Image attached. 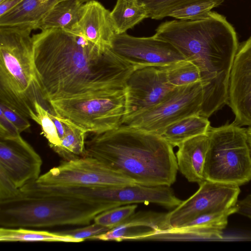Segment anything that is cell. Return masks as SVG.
<instances>
[{
    "instance_id": "6da1fadb",
    "label": "cell",
    "mask_w": 251,
    "mask_h": 251,
    "mask_svg": "<svg viewBox=\"0 0 251 251\" xmlns=\"http://www.w3.org/2000/svg\"><path fill=\"white\" fill-rule=\"evenodd\" d=\"M155 31L157 38L171 43L199 68L204 91L202 116L209 117L228 102L238 45L236 32L224 16L210 11L199 20L165 21Z\"/></svg>"
},
{
    "instance_id": "7a4b0ae2",
    "label": "cell",
    "mask_w": 251,
    "mask_h": 251,
    "mask_svg": "<svg viewBox=\"0 0 251 251\" xmlns=\"http://www.w3.org/2000/svg\"><path fill=\"white\" fill-rule=\"evenodd\" d=\"M32 38L37 84L44 101L81 94L105 71L103 53L82 35L49 28Z\"/></svg>"
},
{
    "instance_id": "3957f363",
    "label": "cell",
    "mask_w": 251,
    "mask_h": 251,
    "mask_svg": "<svg viewBox=\"0 0 251 251\" xmlns=\"http://www.w3.org/2000/svg\"><path fill=\"white\" fill-rule=\"evenodd\" d=\"M94 135L85 142L86 156L146 186H171L178 171L173 147L160 135L126 125Z\"/></svg>"
},
{
    "instance_id": "277c9868",
    "label": "cell",
    "mask_w": 251,
    "mask_h": 251,
    "mask_svg": "<svg viewBox=\"0 0 251 251\" xmlns=\"http://www.w3.org/2000/svg\"><path fill=\"white\" fill-rule=\"evenodd\" d=\"M114 208L109 203L53 195L26 193L0 200V226L45 228L86 226L100 213Z\"/></svg>"
},
{
    "instance_id": "5b68a950",
    "label": "cell",
    "mask_w": 251,
    "mask_h": 251,
    "mask_svg": "<svg viewBox=\"0 0 251 251\" xmlns=\"http://www.w3.org/2000/svg\"><path fill=\"white\" fill-rule=\"evenodd\" d=\"M30 26H0V101L27 118L43 100L37 84ZM44 101V100H43Z\"/></svg>"
},
{
    "instance_id": "8992f818",
    "label": "cell",
    "mask_w": 251,
    "mask_h": 251,
    "mask_svg": "<svg viewBox=\"0 0 251 251\" xmlns=\"http://www.w3.org/2000/svg\"><path fill=\"white\" fill-rule=\"evenodd\" d=\"M48 103L56 115L93 134L120 126L126 109L125 88L97 89Z\"/></svg>"
},
{
    "instance_id": "52a82bcc",
    "label": "cell",
    "mask_w": 251,
    "mask_h": 251,
    "mask_svg": "<svg viewBox=\"0 0 251 251\" xmlns=\"http://www.w3.org/2000/svg\"><path fill=\"white\" fill-rule=\"evenodd\" d=\"M205 180L240 186L251 180V152L247 129L233 123L210 126Z\"/></svg>"
},
{
    "instance_id": "ba28073f",
    "label": "cell",
    "mask_w": 251,
    "mask_h": 251,
    "mask_svg": "<svg viewBox=\"0 0 251 251\" xmlns=\"http://www.w3.org/2000/svg\"><path fill=\"white\" fill-rule=\"evenodd\" d=\"M204 91L201 81L175 87L152 107L124 120L122 125L160 135L171 124L191 115H201Z\"/></svg>"
},
{
    "instance_id": "9c48e42d",
    "label": "cell",
    "mask_w": 251,
    "mask_h": 251,
    "mask_svg": "<svg viewBox=\"0 0 251 251\" xmlns=\"http://www.w3.org/2000/svg\"><path fill=\"white\" fill-rule=\"evenodd\" d=\"M36 183L49 186L110 187L136 184L98 160L85 156L62 161L40 176Z\"/></svg>"
},
{
    "instance_id": "30bf717a",
    "label": "cell",
    "mask_w": 251,
    "mask_h": 251,
    "mask_svg": "<svg viewBox=\"0 0 251 251\" xmlns=\"http://www.w3.org/2000/svg\"><path fill=\"white\" fill-rule=\"evenodd\" d=\"M239 185L205 180L198 190L166 214L170 227L184 226L201 215L222 212L236 205L240 192Z\"/></svg>"
},
{
    "instance_id": "8fae6325",
    "label": "cell",
    "mask_w": 251,
    "mask_h": 251,
    "mask_svg": "<svg viewBox=\"0 0 251 251\" xmlns=\"http://www.w3.org/2000/svg\"><path fill=\"white\" fill-rule=\"evenodd\" d=\"M111 49L135 69L163 67L185 59L173 45L154 35L135 37L126 32L117 34Z\"/></svg>"
},
{
    "instance_id": "7c38bea8",
    "label": "cell",
    "mask_w": 251,
    "mask_h": 251,
    "mask_svg": "<svg viewBox=\"0 0 251 251\" xmlns=\"http://www.w3.org/2000/svg\"><path fill=\"white\" fill-rule=\"evenodd\" d=\"M175 88L168 82L161 67L135 69L126 82V109L123 121L156 105Z\"/></svg>"
},
{
    "instance_id": "4fadbf2b",
    "label": "cell",
    "mask_w": 251,
    "mask_h": 251,
    "mask_svg": "<svg viewBox=\"0 0 251 251\" xmlns=\"http://www.w3.org/2000/svg\"><path fill=\"white\" fill-rule=\"evenodd\" d=\"M83 196L88 199L111 204L114 207L131 204L150 203L174 208L182 201L170 186H146L139 184L110 187H85Z\"/></svg>"
},
{
    "instance_id": "5bb4252c",
    "label": "cell",
    "mask_w": 251,
    "mask_h": 251,
    "mask_svg": "<svg viewBox=\"0 0 251 251\" xmlns=\"http://www.w3.org/2000/svg\"><path fill=\"white\" fill-rule=\"evenodd\" d=\"M42 160L32 146L19 135L0 138V174L20 190L39 178Z\"/></svg>"
},
{
    "instance_id": "9a60e30c",
    "label": "cell",
    "mask_w": 251,
    "mask_h": 251,
    "mask_svg": "<svg viewBox=\"0 0 251 251\" xmlns=\"http://www.w3.org/2000/svg\"><path fill=\"white\" fill-rule=\"evenodd\" d=\"M228 104L236 124L251 126V37L238 49L231 69Z\"/></svg>"
},
{
    "instance_id": "2e32d148",
    "label": "cell",
    "mask_w": 251,
    "mask_h": 251,
    "mask_svg": "<svg viewBox=\"0 0 251 251\" xmlns=\"http://www.w3.org/2000/svg\"><path fill=\"white\" fill-rule=\"evenodd\" d=\"M69 31L83 36L102 53L111 49L117 34L111 11L95 0L83 3L77 23Z\"/></svg>"
},
{
    "instance_id": "e0dca14e",
    "label": "cell",
    "mask_w": 251,
    "mask_h": 251,
    "mask_svg": "<svg viewBox=\"0 0 251 251\" xmlns=\"http://www.w3.org/2000/svg\"><path fill=\"white\" fill-rule=\"evenodd\" d=\"M235 206L222 212L208 213L195 218L183 226L170 227L162 231L166 241H195L221 239L228 217L236 213Z\"/></svg>"
},
{
    "instance_id": "ac0fdd59",
    "label": "cell",
    "mask_w": 251,
    "mask_h": 251,
    "mask_svg": "<svg viewBox=\"0 0 251 251\" xmlns=\"http://www.w3.org/2000/svg\"><path fill=\"white\" fill-rule=\"evenodd\" d=\"M166 214L153 212L134 213L118 226L88 239L117 242L142 240L154 231L170 227L167 223Z\"/></svg>"
},
{
    "instance_id": "d6986e66",
    "label": "cell",
    "mask_w": 251,
    "mask_h": 251,
    "mask_svg": "<svg viewBox=\"0 0 251 251\" xmlns=\"http://www.w3.org/2000/svg\"><path fill=\"white\" fill-rule=\"evenodd\" d=\"M208 146L207 133L189 139L178 146L176 153L178 170L188 181L199 184L205 180L204 168Z\"/></svg>"
},
{
    "instance_id": "ffe728a7",
    "label": "cell",
    "mask_w": 251,
    "mask_h": 251,
    "mask_svg": "<svg viewBox=\"0 0 251 251\" xmlns=\"http://www.w3.org/2000/svg\"><path fill=\"white\" fill-rule=\"evenodd\" d=\"M62 0H24L0 16V26H30L38 29L42 19L50 10Z\"/></svg>"
},
{
    "instance_id": "44dd1931",
    "label": "cell",
    "mask_w": 251,
    "mask_h": 251,
    "mask_svg": "<svg viewBox=\"0 0 251 251\" xmlns=\"http://www.w3.org/2000/svg\"><path fill=\"white\" fill-rule=\"evenodd\" d=\"M210 126L208 118L191 115L171 124L160 136L173 147H178L189 139L207 134Z\"/></svg>"
},
{
    "instance_id": "7402d4cb",
    "label": "cell",
    "mask_w": 251,
    "mask_h": 251,
    "mask_svg": "<svg viewBox=\"0 0 251 251\" xmlns=\"http://www.w3.org/2000/svg\"><path fill=\"white\" fill-rule=\"evenodd\" d=\"M83 4L79 0H62L57 2L39 24L38 29L60 28L71 30L77 23Z\"/></svg>"
},
{
    "instance_id": "603a6c76",
    "label": "cell",
    "mask_w": 251,
    "mask_h": 251,
    "mask_svg": "<svg viewBox=\"0 0 251 251\" xmlns=\"http://www.w3.org/2000/svg\"><path fill=\"white\" fill-rule=\"evenodd\" d=\"M58 117L64 124L65 133L60 140V146L54 151L65 161L86 156L85 137L87 132L69 119Z\"/></svg>"
},
{
    "instance_id": "cb8c5ba5",
    "label": "cell",
    "mask_w": 251,
    "mask_h": 251,
    "mask_svg": "<svg viewBox=\"0 0 251 251\" xmlns=\"http://www.w3.org/2000/svg\"><path fill=\"white\" fill-rule=\"evenodd\" d=\"M111 15L117 34L126 32L149 18L146 7L139 0H117Z\"/></svg>"
},
{
    "instance_id": "d4e9b609",
    "label": "cell",
    "mask_w": 251,
    "mask_h": 251,
    "mask_svg": "<svg viewBox=\"0 0 251 251\" xmlns=\"http://www.w3.org/2000/svg\"><path fill=\"white\" fill-rule=\"evenodd\" d=\"M0 241L9 242H81L69 236L57 232L36 230L28 228H0Z\"/></svg>"
},
{
    "instance_id": "484cf974",
    "label": "cell",
    "mask_w": 251,
    "mask_h": 251,
    "mask_svg": "<svg viewBox=\"0 0 251 251\" xmlns=\"http://www.w3.org/2000/svg\"><path fill=\"white\" fill-rule=\"evenodd\" d=\"M165 73L168 82L174 87L201 81L199 68L186 59L161 67Z\"/></svg>"
},
{
    "instance_id": "4316f807",
    "label": "cell",
    "mask_w": 251,
    "mask_h": 251,
    "mask_svg": "<svg viewBox=\"0 0 251 251\" xmlns=\"http://www.w3.org/2000/svg\"><path fill=\"white\" fill-rule=\"evenodd\" d=\"M146 7L149 18L161 20L169 16L175 9L181 6L195 2L211 1L217 6L225 0H139Z\"/></svg>"
},
{
    "instance_id": "83f0119b",
    "label": "cell",
    "mask_w": 251,
    "mask_h": 251,
    "mask_svg": "<svg viewBox=\"0 0 251 251\" xmlns=\"http://www.w3.org/2000/svg\"><path fill=\"white\" fill-rule=\"evenodd\" d=\"M35 109L36 114L33 120L40 126L44 136L50 147L54 151L60 146L61 141L50 111L37 100L35 102Z\"/></svg>"
},
{
    "instance_id": "f1b7e54d",
    "label": "cell",
    "mask_w": 251,
    "mask_h": 251,
    "mask_svg": "<svg viewBox=\"0 0 251 251\" xmlns=\"http://www.w3.org/2000/svg\"><path fill=\"white\" fill-rule=\"evenodd\" d=\"M137 207L135 204H127L115 207L105 210L94 219V222L112 229L122 224L133 215Z\"/></svg>"
},
{
    "instance_id": "f546056e",
    "label": "cell",
    "mask_w": 251,
    "mask_h": 251,
    "mask_svg": "<svg viewBox=\"0 0 251 251\" xmlns=\"http://www.w3.org/2000/svg\"><path fill=\"white\" fill-rule=\"evenodd\" d=\"M217 5L211 1L187 4L174 10L168 17L182 21H194L205 17Z\"/></svg>"
},
{
    "instance_id": "4dcf8cb0",
    "label": "cell",
    "mask_w": 251,
    "mask_h": 251,
    "mask_svg": "<svg viewBox=\"0 0 251 251\" xmlns=\"http://www.w3.org/2000/svg\"><path fill=\"white\" fill-rule=\"evenodd\" d=\"M109 228L94 222L85 226L65 231H58L59 234L69 236L79 240L81 242L91 237L106 232Z\"/></svg>"
},
{
    "instance_id": "1f68e13d",
    "label": "cell",
    "mask_w": 251,
    "mask_h": 251,
    "mask_svg": "<svg viewBox=\"0 0 251 251\" xmlns=\"http://www.w3.org/2000/svg\"><path fill=\"white\" fill-rule=\"evenodd\" d=\"M0 111L3 113L20 133L30 128V124L26 117L9 105L1 101H0Z\"/></svg>"
},
{
    "instance_id": "d6a6232c",
    "label": "cell",
    "mask_w": 251,
    "mask_h": 251,
    "mask_svg": "<svg viewBox=\"0 0 251 251\" xmlns=\"http://www.w3.org/2000/svg\"><path fill=\"white\" fill-rule=\"evenodd\" d=\"M20 134L15 126L0 111V138L16 136Z\"/></svg>"
},
{
    "instance_id": "836d02e7",
    "label": "cell",
    "mask_w": 251,
    "mask_h": 251,
    "mask_svg": "<svg viewBox=\"0 0 251 251\" xmlns=\"http://www.w3.org/2000/svg\"><path fill=\"white\" fill-rule=\"evenodd\" d=\"M236 213L251 220V194L237 201Z\"/></svg>"
},
{
    "instance_id": "e575fe53",
    "label": "cell",
    "mask_w": 251,
    "mask_h": 251,
    "mask_svg": "<svg viewBox=\"0 0 251 251\" xmlns=\"http://www.w3.org/2000/svg\"><path fill=\"white\" fill-rule=\"evenodd\" d=\"M24 0H3L0 2V16L18 5Z\"/></svg>"
},
{
    "instance_id": "d590c367",
    "label": "cell",
    "mask_w": 251,
    "mask_h": 251,
    "mask_svg": "<svg viewBox=\"0 0 251 251\" xmlns=\"http://www.w3.org/2000/svg\"><path fill=\"white\" fill-rule=\"evenodd\" d=\"M247 133L248 136V141L251 152V126H249V127L247 129Z\"/></svg>"
},
{
    "instance_id": "8d00e7d4",
    "label": "cell",
    "mask_w": 251,
    "mask_h": 251,
    "mask_svg": "<svg viewBox=\"0 0 251 251\" xmlns=\"http://www.w3.org/2000/svg\"><path fill=\"white\" fill-rule=\"evenodd\" d=\"M79 0L84 3L87 1L91 0Z\"/></svg>"
},
{
    "instance_id": "74e56055",
    "label": "cell",
    "mask_w": 251,
    "mask_h": 251,
    "mask_svg": "<svg viewBox=\"0 0 251 251\" xmlns=\"http://www.w3.org/2000/svg\"><path fill=\"white\" fill-rule=\"evenodd\" d=\"M41 0L43 2H46V1H48L49 0Z\"/></svg>"
},
{
    "instance_id": "f35d334b",
    "label": "cell",
    "mask_w": 251,
    "mask_h": 251,
    "mask_svg": "<svg viewBox=\"0 0 251 251\" xmlns=\"http://www.w3.org/2000/svg\"><path fill=\"white\" fill-rule=\"evenodd\" d=\"M3 0H0V2L2 1Z\"/></svg>"
},
{
    "instance_id": "ab89813d",
    "label": "cell",
    "mask_w": 251,
    "mask_h": 251,
    "mask_svg": "<svg viewBox=\"0 0 251 251\" xmlns=\"http://www.w3.org/2000/svg\"></svg>"
}]
</instances>
